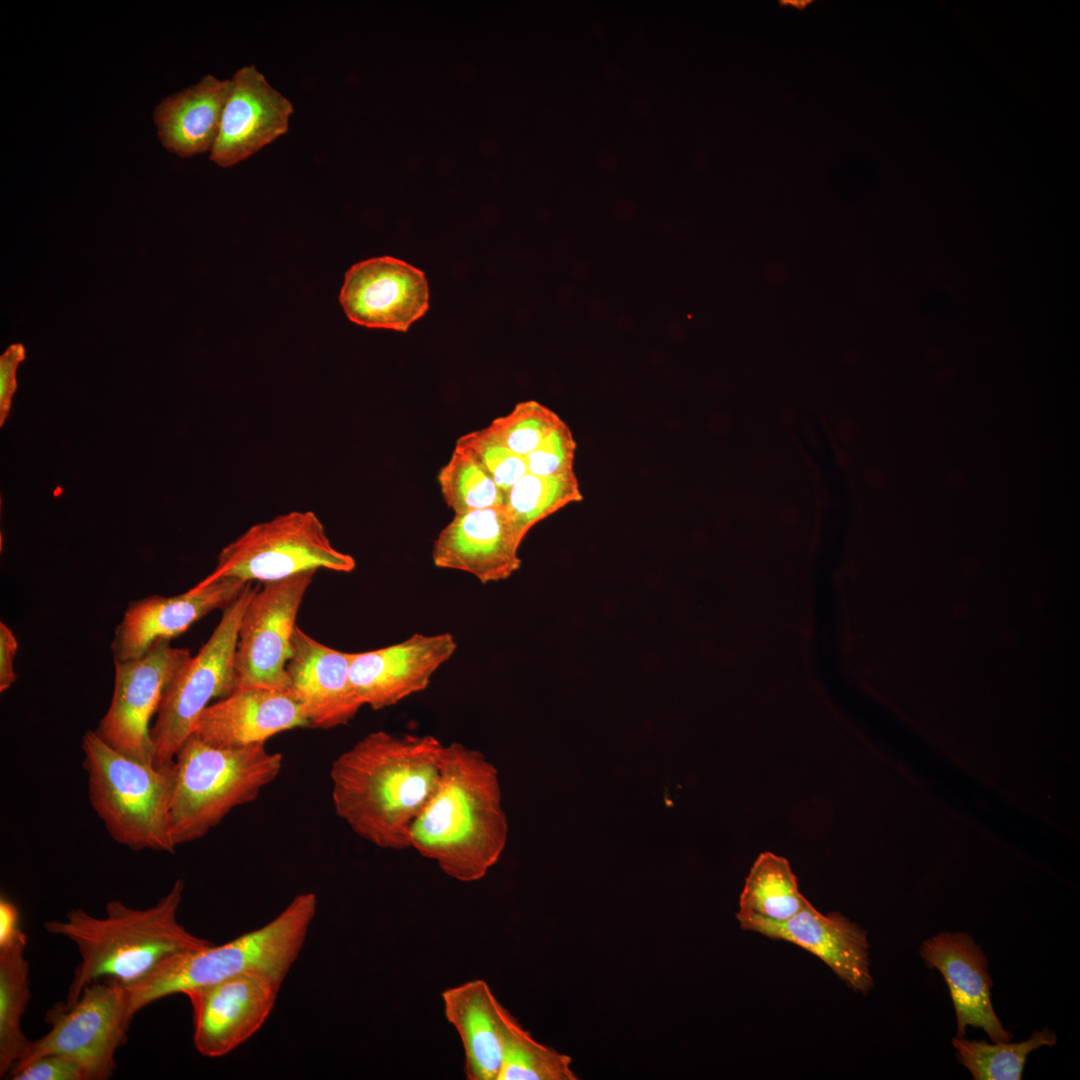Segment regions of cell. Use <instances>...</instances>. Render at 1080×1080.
<instances>
[{"instance_id":"1","label":"cell","mask_w":1080,"mask_h":1080,"mask_svg":"<svg viewBox=\"0 0 1080 1080\" xmlns=\"http://www.w3.org/2000/svg\"><path fill=\"white\" fill-rule=\"evenodd\" d=\"M444 748L432 735L368 733L332 762L337 816L379 848H410L411 827L439 783Z\"/></svg>"},{"instance_id":"2","label":"cell","mask_w":1080,"mask_h":1080,"mask_svg":"<svg viewBox=\"0 0 1080 1080\" xmlns=\"http://www.w3.org/2000/svg\"><path fill=\"white\" fill-rule=\"evenodd\" d=\"M507 838L496 766L479 750L445 745L439 783L411 827L410 848L468 883L496 865Z\"/></svg>"},{"instance_id":"3","label":"cell","mask_w":1080,"mask_h":1080,"mask_svg":"<svg viewBox=\"0 0 1080 1080\" xmlns=\"http://www.w3.org/2000/svg\"><path fill=\"white\" fill-rule=\"evenodd\" d=\"M183 893L184 882L179 879L145 909L112 900L102 917L76 908L64 920L45 922L47 932L68 938L80 956L64 1003L72 1005L85 987L100 979L131 985L169 959L213 944L178 921Z\"/></svg>"},{"instance_id":"4","label":"cell","mask_w":1080,"mask_h":1080,"mask_svg":"<svg viewBox=\"0 0 1080 1080\" xmlns=\"http://www.w3.org/2000/svg\"><path fill=\"white\" fill-rule=\"evenodd\" d=\"M317 911L312 892L296 895L270 922L224 944L177 955L138 982L123 987L135 1015L161 998L215 984L247 972L284 981L298 958Z\"/></svg>"},{"instance_id":"5","label":"cell","mask_w":1080,"mask_h":1080,"mask_svg":"<svg viewBox=\"0 0 1080 1080\" xmlns=\"http://www.w3.org/2000/svg\"><path fill=\"white\" fill-rule=\"evenodd\" d=\"M282 766V755L265 744L218 747L190 735L173 761L169 824L175 847L204 837L234 808L255 801Z\"/></svg>"},{"instance_id":"6","label":"cell","mask_w":1080,"mask_h":1080,"mask_svg":"<svg viewBox=\"0 0 1080 1080\" xmlns=\"http://www.w3.org/2000/svg\"><path fill=\"white\" fill-rule=\"evenodd\" d=\"M90 804L116 842L134 850L172 853L169 824L173 763L166 767L125 755L95 730L82 738Z\"/></svg>"},{"instance_id":"7","label":"cell","mask_w":1080,"mask_h":1080,"mask_svg":"<svg viewBox=\"0 0 1080 1080\" xmlns=\"http://www.w3.org/2000/svg\"><path fill=\"white\" fill-rule=\"evenodd\" d=\"M256 588L248 583L224 608L206 643L167 684L151 727L156 766L171 765L211 700L226 697L235 690V654L240 623Z\"/></svg>"},{"instance_id":"8","label":"cell","mask_w":1080,"mask_h":1080,"mask_svg":"<svg viewBox=\"0 0 1080 1080\" xmlns=\"http://www.w3.org/2000/svg\"><path fill=\"white\" fill-rule=\"evenodd\" d=\"M355 559L336 549L312 511H291L248 528L226 545L214 570L199 584L222 577L246 583L282 580L306 571L348 573Z\"/></svg>"},{"instance_id":"9","label":"cell","mask_w":1080,"mask_h":1080,"mask_svg":"<svg viewBox=\"0 0 1080 1080\" xmlns=\"http://www.w3.org/2000/svg\"><path fill=\"white\" fill-rule=\"evenodd\" d=\"M133 1017L123 985L109 979L95 981L72 1005L60 1003L48 1011L50 1029L31 1042L12 1068L45 1055L62 1054L80 1062L91 1080H107L116 1069V1051L125 1043Z\"/></svg>"},{"instance_id":"10","label":"cell","mask_w":1080,"mask_h":1080,"mask_svg":"<svg viewBox=\"0 0 1080 1080\" xmlns=\"http://www.w3.org/2000/svg\"><path fill=\"white\" fill-rule=\"evenodd\" d=\"M316 571L263 583L241 619L235 654V690L289 691L287 664L296 618Z\"/></svg>"},{"instance_id":"11","label":"cell","mask_w":1080,"mask_h":1080,"mask_svg":"<svg viewBox=\"0 0 1080 1080\" xmlns=\"http://www.w3.org/2000/svg\"><path fill=\"white\" fill-rule=\"evenodd\" d=\"M191 656L162 639L138 658L114 661L112 699L95 729L98 735L119 752L155 764L149 724L167 684Z\"/></svg>"},{"instance_id":"12","label":"cell","mask_w":1080,"mask_h":1080,"mask_svg":"<svg viewBox=\"0 0 1080 1080\" xmlns=\"http://www.w3.org/2000/svg\"><path fill=\"white\" fill-rule=\"evenodd\" d=\"M282 983L265 973L247 972L187 991L196 1050L205 1057H222L250 1039L270 1016Z\"/></svg>"},{"instance_id":"13","label":"cell","mask_w":1080,"mask_h":1080,"mask_svg":"<svg viewBox=\"0 0 1080 1080\" xmlns=\"http://www.w3.org/2000/svg\"><path fill=\"white\" fill-rule=\"evenodd\" d=\"M429 295L424 271L381 256L347 270L339 302L347 318L359 326L407 332L427 313Z\"/></svg>"},{"instance_id":"14","label":"cell","mask_w":1080,"mask_h":1080,"mask_svg":"<svg viewBox=\"0 0 1080 1080\" xmlns=\"http://www.w3.org/2000/svg\"><path fill=\"white\" fill-rule=\"evenodd\" d=\"M450 633L413 634L387 647L351 653L350 679L363 706L396 705L427 688L433 674L456 651Z\"/></svg>"},{"instance_id":"15","label":"cell","mask_w":1080,"mask_h":1080,"mask_svg":"<svg viewBox=\"0 0 1080 1080\" xmlns=\"http://www.w3.org/2000/svg\"><path fill=\"white\" fill-rule=\"evenodd\" d=\"M247 584L222 577L207 584L197 583L179 595H152L131 601L114 631V661L138 658L157 641L183 634L210 612L231 604Z\"/></svg>"},{"instance_id":"16","label":"cell","mask_w":1080,"mask_h":1080,"mask_svg":"<svg viewBox=\"0 0 1080 1080\" xmlns=\"http://www.w3.org/2000/svg\"><path fill=\"white\" fill-rule=\"evenodd\" d=\"M223 109L210 159L229 168L286 134L292 103L254 66L238 69Z\"/></svg>"},{"instance_id":"17","label":"cell","mask_w":1080,"mask_h":1080,"mask_svg":"<svg viewBox=\"0 0 1080 1080\" xmlns=\"http://www.w3.org/2000/svg\"><path fill=\"white\" fill-rule=\"evenodd\" d=\"M516 534L504 507L455 514L432 548L436 567L476 577L481 583L509 578L521 566Z\"/></svg>"},{"instance_id":"18","label":"cell","mask_w":1080,"mask_h":1080,"mask_svg":"<svg viewBox=\"0 0 1080 1080\" xmlns=\"http://www.w3.org/2000/svg\"><path fill=\"white\" fill-rule=\"evenodd\" d=\"M350 659L351 653L324 645L296 627L287 664L289 692L310 728L345 725L363 706L350 679Z\"/></svg>"},{"instance_id":"19","label":"cell","mask_w":1080,"mask_h":1080,"mask_svg":"<svg viewBox=\"0 0 1080 1080\" xmlns=\"http://www.w3.org/2000/svg\"><path fill=\"white\" fill-rule=\"evenodd\" d=\"M920 956L938 970L950 990L956 1013L957 1037L968 1026L983 1029L993 1042H1008L1012 1035L1003 1027L991 1002L989 962L974 939L965 932H941L923 941Z\"/></svg>"},{"instance_id":"20","label":"cell","mask_w":1080,"mask_h":1080,"mask_svg":"<svg viewBox=\"0 0 1080 1080\" xmlns=\"http://www.w3.org/2000/svg\"><path fill=\"white\" fill-rule=\"evenodd\" d=\"M740 927L809 951L854 991L866 994L873 987L867 933L838 912L824 915L809 903L786 921H753Z\"/></svg>"},{"instance_id":"21","label":"cell","mask_w":1080,"mask_h":1080,"mask_svg":"<svg viewBox=\"0 0 1080 1080\" xmlns=\"http://www.w3.org/2000/svg\"><path fill=\"white\" fill-rule=\"evenodd\" d=\"M304 727L306 715L289 691L241 689L207 706L191 735L213 746L243 747Z\"/></svg>"},{"instance_id":"22","label":"cell","mask_w":1080,"mask_h":1080,"mask_svg":"<svg viewBox=\"0 0 1080 1080\" xmlns=\"http://www.w3.org/2000/svg\"><path fill=\"white\" fill-rule=\"evenodd\" d=\"M231 89V79L206 75L161 100L153 120L162 146L182 158L210 152Z\"/></svg>"},{"instance_id":"23","label":"cell","mask_w":1080,"mask_h":1080,"mask_svg":"<svg viewBox=\"0 0 1080 1080\" xmlns=\"http://www.w3.org/2000/svg\"><path fill=\"white\" fill-rule=\"evenodd\" d=\"M444 1015L464 1049L469 1080H497L502 1061V1004L483 979L467 981L442 992Z\"/></svg>"},{"instance_id":"24","label":"cell","mask_w":1080,"mask_h":1080,"mask_svg":"<svg viewBox=\"0 0 1080 1080\" xmlns=\"http://www.w3.org/2000/svg\"><path fill=\"white\" fill-rule=\"evenodd\" d=\"M809 903L799 892L788 860L764 852L746 877L736 917L740 926L753 921L783 922Z\"/></svg>"},{"instance_id":"25","label":"cell","mask_w":1080,"mask_h":1080,"mask_svg":"<svg viewBox=\"0 0 1080 1080\" xmlns=\"http://www.w3.org/2000/svg\"><path fill=\"white\" fill-rule=\"evenodd\" d=\"M27 936L21 930L0 946V1076H7L26 1054L30 1041L21 1020L30 999L29 964L24 956Z\"/></svg>"},{"instance_id":"26","label":"cell","mask_w":1080,"mask_h":1080,"mask_svg":"<svg viewBox=\"0 0 1080 1080\" xmlns=\"http://www.w3.org/2000/svg\"><path fill=\"white\" fill-rule=\"evenodd\" d=\"M503 1049L497 1080H575L570 1056L536 1041L502 1005Z\"/></svg>"},{"instance_id":"27","label":"cell","mask_w":1080,"mask_h":1080,"mask_svg":"<svg viewBox=\"0 0 1080 1080\" xmlns=\"http://www.w3.org/2000/svg\"><path fill=\"white\" fill-rule=\"evenodd\" d=\"M582 499L574 470L554 475L527 473L507 492L504 508L516 534L523 540L534 525Z\"/></svg>"},{"instance_id":"28","label":"cell","mask_w":1080,"mask_h":1080,"mask_svg":"<svg viewBox=\"0 0 1080 1080\" xmlns=\"http://www.w3.org/2000/svg\"><path fill=\"white\" fill-rule=\"evenodd\" d=\"M1056 1041V1034L1044 1028L1017 1043L990 1044L956 1036L952 1039V1045L957 1051V1060L970 1071L973 1079L1020 1080L1029 1053L1041 1046H1054Z\"/></svg>"},{"instance_id":"29","label":"cell","mask_w":1080,"mask_h":1080,"mask_svg":"<svg viewBox=\"0 0 1080 1080\" xmlns=\"http://www.w3.org/2000/svg\"><path fill=\"white\" fill-rule=\"evenodd\" d=\"M438 483L445 503L455 514L504 507L506 503V495L493 478L470 453L456 445L438 473Z\"/></svg>"},{"instance_id":"30","label":"cell","mask_w":1080,"mask_h":1080,"mask_svg":"<svg viewBox=\"0 0 1080 1080\" xmlns=\"http://www.w3.org/2000/svg\"><path fill=\"white\" fill-rule=\"evenodd\" d=\"M561 420L559 415L535 400L518 403L488 426L515 454L525 457L536 449Z\"/></svg>"},{"instance_id":"31","label":"cell","mask_w":1080,"mask_h":1080,"mask_svg":"<svg viewBox=\"0 0 1080 1080\" xmlns=\"http://www.w3.org/2000/svg\"><path fill=\"white\" fill-rule=\"evenodd\" d=\"M455 445L470 453L505 495L528 473L524 457L512 452L488 426L464 434Z\"/></svg>"},{"instance_id":"32","label":"cell","mask_w":1080,"mask_h":1080,"mask_svg":"<svg viewBox=\"0 0 1080 1080\" xmlns=\"http://www.w3.org/2000/svg\"><path fill=\"white\" fill-rule=\"evenodd\" d=\"M577 444L561 419L540 445L524 457L528 473L554 475L573 471Z\"/></svg>"},{"instance_id":"33","label":"cell","mask_w":1080,"mask_h":1080,"mask_svg":"<svg viewBox=\"0 0 1080 1080\" xmlns=\"http://www.w3.org/2000/svg\"><path fill=\"white\" fill-rule=\"evenodd\" d=\"M8 1075L13 1080H91L80 1062L62 1054L39 1057L12 1068Z\"/></svg>"},{"instance_id":"34","label":"cell","mask_w":1080,"mask_h":1080,"mask_svg":"<svg viewBox=\"0 0 1080 1080\" xmlns=\"http://www.w3.org/2000/svg\"><path fill=\"white\" fill-rule=\"evenodd\" d=\"M26 358L23 344L9 345L0 356V426L9 416L14 394L17 390V369Z\"/></svg>"},{"instance_id":"35","label":"cell","mask_w":1080,"mask_h":1080,"mask_svg":"<svg viewBox=\"0 0 1080 1080\" xmlns=\"http://www.w3.org/2000/svg\"><path fill=\"white\" fill-rule=\"evenodd\" d=\"M18 642L13 631L3 622L0 623V692L7 691L16 680L14 660Z\"/></svg>"},{"instance_id":"36","label":"cell","mask_w":1080,"mask_h":1080,"mask_svg":"<svg viewBox=\"0 0 1080 1080\" xmlns=\"http://www.w3.org/2000/svg\"><path fill=\"white\" fill-rule=\"evenodd\" d=\"M18 907L6 896L0 898V946L12 941L21 931Z\"/></svg>"},{"instance_id":"37","label":"cell","mask_w":1080,"mask_h":1080,"mask_svg":"<svg viewBox=\"0 0 1080 1080\" xmlns=\"http://www.w3.org/2000/svg\"><path fill=\"white\" fill-rule=\"evenodd\" d=\"M779 3L781 5H787V6L791 5L793 7L798 8V9H804L808 4L811 3V1L810 0H784V1H780Z\"/></svg>"}]
</instances>
